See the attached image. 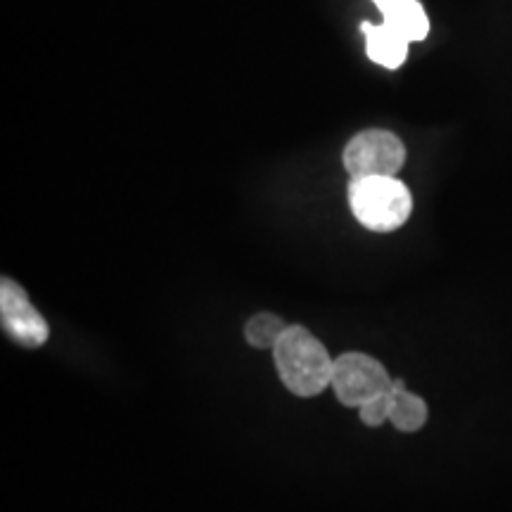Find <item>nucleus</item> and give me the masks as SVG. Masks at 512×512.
Instances as JSON below:
<instances>
[{
	"label": "nucleus",
	"instance_id": "nucleus-10",
	"mask_svg": "<svg viewBox=\"0 0 512 512\" xmlns=\"http://www.w3.org/2000/svg\"><path fill=\"white\" fill-rule=\"evenodd\" d=\"M389 413H392V392L377 396V399L361 406V420L366 422L368 427H377L382 425V422H387Z\"/></svg>",
	"mask_w": 512,
	"mask_h": 512
},
{
	"label": "nucleus",
	"instance_id": "nucleus-9",
	"mask_svg": "<svg viewBox=\"0 0 512 512\" xmlns=\"http://www.w3.org/2000/svg\"><path fill=\"white\" fill-rule=\"evenodd\" d=\"M285 330L287 323L275 313H256L247 320L245 339L254 349H273Z\"/></svg>",
	"mask_w": 512,
	"mask_h": 512
},
{
	"label": "nucleus",
	"instance_id": "nucleus-4",
	"mask_svg": "<svg viewBox=\"0 0 512 512\" xmlns=\"http://www.w3.org/2000/svg\"><path fill=\"white\" fill-rule=\"evenodd\" d=\"M392 377L377 358L368 354H342L332 368V389L344 406H358L392 392Z\"/></svg>",
	"mask_w": 512,
	"mask_h": 512
},
{
	"label": "nucleus",
	"instance_id": "nucleus-3",
	"mask_svg": "<svg viewBox=\"0 0 512 512\" xmlns=\"http://www.w3.org/2000/svg\"><path fill=\"white\" fill-rule=\"evenodd\" d=\"M342 159L351 178L396 176L406 162V145L392 131L368 128L349 140Z\"/></svg>",
	"mask_w": 512,
	"mask_h": 512
},
{
	"label": "nucleus",
	"instance_id": "nucleus-6",
	"mask_svg": "<svg viewBox=\"0 0 512 512\" xmlns=\"http://www.w3.org/2000/svg\"><path fill=\"white\" fill-rule=\"evenodd\" d=\"M361 31L366 34V53L375 64H380L384 69H399L406 62L411 41L396 34L387 24L375 27V24L363 22Z\"/></svg>",
	"mask_w": 512,
	"mask_h": 512
},
{
	"label": "nucleus",
	"instance_id": "nucleus-5",
	"mask_svg": "<svg viewBox=\"0 0 512 512\" xmlns=\"http://www.w3.org/2000/svg\"><path fill=\"white\" fill-rule=\"evenodd\" d=\"M0 320H3V330L19 347L38 349L50 337L46 318L34 309L27 292L10 278H3L0 283Z\"/></svg>",
	"mask_w": 512,
	"mask_h": 512
},
{
	"label": "nucleus",
	"instance_id": "nucleus-8",
	"mask_svg": "<svg viewBox=\"0 0 512 512\" xmlns=\"http://www.w3.org/2000/svg\"><path fill=\"white\" fill-rule=\"evenodd\" d=\"M389 29H394L396 34L406 38V41H425L430 34V17L418 0H408L406 5L396 8L389 15H384V22Z\"/></svg>",
	"mask_w": 512,
	"mask_h": 512
},
{
	"label": "nucleus",
	"instance_id": "nucleus-11",
	"mask_svg": "<svg viewBox=\"0 0 512 512\" xmlns=\"http://www.w3.org/2000/svg\"><path fill=\"white\" fill-rule=\"evenodd\" d=\"M375 3V8L382 12V17L384 15H389V12H394L396 8H401V5H406L408 0H373Z\"/></svg>",
	"mask_w": 512,
	"mask_h": 512
},
{
	"label": "nucleus",
	"instance_id": "nucleus-1",
	"mask_svg": "<svg viewBox=\"0 0 512 512\" xmlns=\"http://www.w3.org/2000/svg\"><path fill=\"white\" fill-rule=\"evenodd\" d=\"M275 368L292 394L318 396L332 382V361L328 349L302 325H287L273 347Z\"/></svg>",
	"mask_w": 512,
	"mask_h": 512
},
{
	"label": "nucleus",
	"instance_id": "nucleus-2",
	"mask_svg": "<svg viewBox=\"0 0 512 512\" xmlns=\"http://www.w3.org/2000/svg\"><path fill=\"white\" fill-rule=\"evenodd\" d=\"M349 207L363 228L392 233L411 219L413 195L396 176L351 178Z\"/></svg>",
	"mask_w": 512,
	"mask_h": 512
},
{
	"label": "nucleus",
	"instance_id": "nucleus-7",
	"mask_svg": "<svg viewBox=\"0 0 512 512\" xmlns=\"http://www.w3.org/2000/svg\"><path fill=\"white\" fill-rule=\"evenodd\" d=\"M427 403L420 399L418 394L408 392L403 380L392 382V413H389V422L401 432H418L427 422Z\"/></svg>",
	"mask_w": 512,
	"mask_h": 512
}]
</instances>
